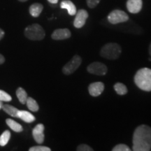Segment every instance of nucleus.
I'll return each mask as SVG.
<instances>
[{"mask_svg":"<svg viewBox=\"0 0 151 151\" xmlns=\"http://www.w3.org/2000/svg\"><path fill=\"white\" fill-rule=\"evenodd\" d=\"M121 52L122 49L120 45L116 43H109L101 48L100 55L106 59L116 60L120 56Z\"/></svg>","mask_w":151,"mask_h":151,"instance_id":"obj_3","label":"nucleus"},{"mask_svg":"<svg viewBox=\"0 0 151 151\" xmlns=\"http://www.w3.org/2000/svg\"><path fill=\"white\" fill-rule=\"evenodd\" d=\"M43 6L41 4L35 3L29 6V14L32 16L35 17V18H37V17L40 16V14L43 11Z\"/></svg>","mask_w":151,"mask_h":151,"instance_id":"obj_14","label":"nucleus"},{"mask_svg":"<svg viewBox=\"0 0 151 151\" xmlns=\"http://www.w3.org/2000/svg\"><path fill=\"white\" fill-rule=\"evenodd\" d=\"M107 19L111 24H117L128 21L129 16L124 11L116 9L111 11L107 17Z\"/></svg>","mask_w":151,"mask_h":151,"instance_id":"obj_5","label":"nucleus"},{"mask_svg":"<svg viewBox=\"0 0 151 151\" xmlns=\"http://www.w3.org/2000/svg\"><path fill=\"white\" fill-rule=\"evenodd\" d=\"M2 109L6 113H8L9 115H10V116L12 117H18V109H16V107L13 106L11 105L5 104L3 105Z\"/></svg>","mask_w":151,"mask_h":151,"instance_id":"obj_19","label":"nucleus"},{"mask_svg":"<svg viewBox=\"0 0 151 151\" xmlns=\"http://www.w3.org/2000/svg\"><path fill=\"white\" fill-rule=\"evenodd\" d=\"M104 90V84L102 82H94L88 86V91L92 97H98Z\"/></svg>","mask_w":151,"mask_h":151,"instance_id":"obj_10","label":"nucleus"},{"mask_svg":"<svg viewBox=\"0 0 151 151\" xmlns=\"http://www.w3.org/2000/svg\"><path fill=\"white\" fill-rule=\"evenodd\" d=\"M7 125L11 128V129L14 130L16 132H20L23 130L22 125L20 124H19L18 122H17L14 120H11V119H7L6 120Z\"/></svg>","mask_w":151,"mask_h":151,"instance_id":"obj_16","label":"nucleus"},{"mask_svg":"<svg viewBox=\"0 0 151 151\" xmlns=\"http://www.w3.org/2000/svg\"><path fill=\"white\" fill-rule=\"evenodd\" d=\"M11 137V132L9 130H6L0 136V146H4L9 142Z\"/></svg>","mask_w":151,"mask_h":151,"instance_id":"obj_21","label":"nucleus"},{"mask_svg":"<svg viewBox=\"0 0 151 151\" xmlns=\"http://www.w3.org/2000/svg\"><path fill=\"white\" fill-rule=\"evenodd\" d=\"M29 151H50L51 149L48 147L46 146H37L31 147L29 149Z\"/></svg>","mask_w":151,"mask_h":151,"instance_id":"obj_24","label":"nucleus"},{"mask_svg":"<svg viewBox=\"0 0 151 151\" xmlns=\"http://www.w3.org/2000/svg\"><path fill=\"white\" fill-rule=\"evenodd\" d=\"M113 151H130L131 149L127 145L123 144V143H120V144L116 145L112 148Z\"/></svg>","mask_w":151,"mask_h":151,"instance_id":"obj_22","label":"nucleus"},{"mask_svg":"<svg viewBox=\"0 0 151 151\" xmlns=\"http://www.w3.org/2000/svg\"><path fill=\"white\" fill-rule=\"evenodd\" d=\"M134 151L151 150V127L146 124L138 126L134 132L132 139Z\"/></svg>","mask_w":151,"mask_h":151,"instance_id":"obj_1","label":"nucleus"},{"mask_svg":"<svg viewBox=\"0 0 151 151\" xmlns=\"http://www.w3.org/2000/svg\"><path fill=\"white\" fill-rule=\"evenodd\" d=\"M149 61H151V58H149Z\"/></svg>","mask_w":151,"mask_h":151,"instance_id":"obj_33","label":"nucleus"},{"mask_svg":"<svg viewBox=\"0 0 151 151\" xmlns=\"http://www.w3.org/2000/svg\"><path fill=\"white\" fill-rule=\"evenodd\" d=\"M26 104H27V108L29 109L31 111H33V112H37V111H39V106L38 105L35 99H34L32 97H28L27 99V101H26Z\"/></svg>","mask_w":151,"mask_h":151,"instance_id":"obj_18","label":"nucleus"},{"mask_svg":"<svg viewBox=\"0 0 151 151\" xmlns=\"http://www.w3.org/2000/svg\"><path fill=\"white\" fill-rule=\"evenodd\" d=\"M4 32L1 29H0V40L4 37Z\"/></svg>","mask_w":151,"mask_h":151,"instance_id":"obj_28","label":"nucleus"},{"mask_svg":"<svg viewBox=\"0 0 151 151\" xmlns=\"http://www.w3.org/2000/svg\"><path fill=\"white\" fill-rule=\"evenodd\" d=\"M48 1H49V2L50 3H51V4H57L58 2V0H48Z\"/></svg>","mask_w":151,"mask_h":151,"instance_id":"obj_29","label":"nucleus"},{"mask_svg":"<svg viewBox=\"0 0 151 151\" xmlns=\"http://www.w3.org/2000/svg\"><path fill=\"white\" fill-rule=\"evenodd\" d=\"M24 35L30 40L40 41L44 39L46 33L40 24H32L25 28Z\"/></svg>","mask_w":151,"mask_h":151,"instance_id":"obj_4","label":"nucleus"},{"mask_svg":"<svg viewBox=\"0 0 151 151\" xmlns=\"http://www.w3.org/2000/svg\"><path fill=\"white\" fill-rule=\"evenodd\" d=\"M16 96L20 103L22 104H26V101H27L28 97H27V92H26V91L23 89V88H18V89H17Z\"/></svg>","mask_w":151,"mask_h":151,"instance_id":"obj_17","label":"nucleus"},{"mask_svg":"<svg viewBox=\"0 0 151 151\" xmlns=\"http://www.w3.org/2000/svg\"><path fill=\"white\" fill-rule=\"evenodd\" d=\"M3 101H1V100H0V109H2V106H3Z\"/></svg>","mask_w":151,"mask_h":151,"instance_id":"obj_31","label":"nucleus"},{"mask_svg":"<svg viewBox=\"0 0 151 151\" xmlns=\"http://www.w3.org/2000/svg\"><path fill=\"white\" fill-rule=\"evenodd\" d=\"M87 70L90 73L97 76H104L106 74L108 69L104 64L99 62H94L87 67Z\"/></svg>","mask_w":151,"mask_h":151,"instance_id":"obj_7","label":"nucleus"},{"mask_svg":"<svg viewBox=\"0 0 151 151\" xmlns=\"http://www.w3.org/2000/svg\"><path fill=\"white\" fill-rule=\"evenodd\" d=\"M77 151H93V149H92L91 147L88 146V145L85 144V143H83V144H80L76 148Z\"/></svg>","mask_w":151,"mask_h":151,"instance_id":"obj_25","label":"nucleus"},{"mask_svg":"<svg viewBox=\"0 0 151 151\" xmlns=\"http://www.w3.org/2000/svg\"><path fill=\"white\" fill-rule=\"evenodd\" d=\"M142 0H127V9L131 14H136L139 13L142 9Z\"/></svg>","mask_w":151,"mask_h":151,"instance_id":"obj_11","label":"nucleus"},{"mask_svg":"<svg viewBox=\"0 0 151 151\" xmlns=\"http://www.w3.org/2000/svg\"><path fill=\"white\" fill-rule=\"evenodd\" d=\"M5 62V58L2 55L0 54V65H1V64H3L4 62Z\"/></svg>","mask_w":151,"mask_h":151,"instance_id":"obj_27","label":"nucleus"},{"mask_svg":"<svg viewBox=\"0 0 151 151\" xmlns=\"http://www.w3.org/2000/svg\"><path fill=\"white\" fill-rule=\"evenodd\" d=\"M82 62V58L78 55H76L62 68V72L65 75H71L78 69Z\"/></svg>","mask_w":151,"mask_h":151,"instance_id":"obj_6","label":"nucleus"},{"mask_svg":"<svg viewBox=\"0 0 151 151\" xmlns=\"http://www.w3.org/2000/svg\"><path fill=\"white\" fill-rule=\"evenodd\" d=\"M18 117L19 118H20L21 120H23L24 122H28V123L32 122L35 120V117L31 113L26 111L18 110Z\"/></svg>","mask_w":151,"mask_h":151,"instance_id":"obj_15","label":"nucleus"},{"mask_svg":"<svg viewBox=\"0 0 151 151\" xmlns=\"http://www.w3.org/2000/svg\"><path fill=\"white\" fill-rule=\"evenodd\" d=\"M0 100L2 101L9 102V101H11L12 100V97L7 92L4 91V90H0Z\"/></svg>","mask_w":151,"mask_h":151,"instance_id":"obj_23","label":"nucleus"},{"mask_svg":"<svg viewBox=\"0 0 151 151\" xmlns=\"http://www.w3.org/2000/svg\"><path fill=\"white\" fill-rule=\"evenodd\" d=\"M101 0H86L87 4H88V7L90 9L95 8L99 4Z\"/></svg>","mask_w":151,"mask_h":151,"instance_id":"obj_26","label":"nucleus"},{"mask_svg":"<svg viewBox=\"0 0 151 151\" xmlns=\"http://www.w3.org/2000/svg\"><path fill=\"white\" fill-rule=\"evenodd\" d=\"M44 129L45 127L43 124H38L32 130V136L34 139H35L36 142L39 143V144H41L44 141L45 136L44 133H43Z\"/></svg>","mask_w":151,"mask_h":151,"instance_id":"obj_9","label":"nucleus"},{"mask_svg":"<svg viewBox=\"0 0 151 151\" xmlns=\"http://www.w3.org/2000/svg\"><path fill=\"white\" fill-rule=\"evenodd\" d=\"M148 50H149V54H150V57H151V43H150V46H149Z\"/></svg>","mask_w":151,"mask_h":151,"instance_id":"obj_30","label":"nucleus"},{"mask_svg":"<svg viewBox=\"0 0 151 151\" xmlns=\"http://www.w3.org/2000/svg\"><path fill=\"white\" fill-rule=\"evenodd\" d=\"M20 1H22V2H24V1H27V0H19Z\"/></svg>","mask_w":151,"mask_h":151,"instance_id":"obj_32","label":"nucleus"},{"mask_svg":"<svg viewBox=\"0 0 151 151\" xmlns=\"http://www.w3.org/2000/svg\"><path fill=\"white\" fill-rule=\"evenodd\" d=\"M71 32L69 29H58L52 32L51 37L54 40H65L71 37Z\"/></svg>","mask_w":151,"mask_h":151,"instance_id":"obj_12","label":"nucleus"},{"mask_svg":"<svg viewBox=\"0 0 151 151\" xmlns=\"http://www.w3.org/2000/svg\"><path fill=\"white\" fill-rule=\"evenodd\" d=\"M88 11L85 9H80L76 14V17L73 20V25L77 29H80L83 27L86 24L87 19L88 18Z\"/></svg>","mask_w":151,"mask_h":151,"instance_id":"obj_8","label":"nucleus"},{"mask_svg":"<svg viewBox=\"0 0 151 151\" xmlns=\"http://www.w3.org/2000/svg\"><path fill=\"white\" fill-rule=\"evenodd\" d=\"M60 7L62 9H67L68 14L70 16H74L76 14V7L72 1L70 0H64L60 4Z\"/></svg>","mask_w":151,"mask_h":151,"instance_id":"obj_13","label":"nucleus"},{"mask_svg":"<svg viewBox=\"0 0 151 151\" xmlns=\"http://www.w3.org/2000/svg\"><path fill=\"white\" fill-rule=\"evenodd\" d=\"M114 89L116 90V93L119 95H124L127 93L128 90L125 85L122 83H117L114 85Z\"/></svg>","mask_w":151,"mask_h":151,"instance_id":"obj_20","label":"nucleus"},{"mask_svg":"<svg viewBox=\"0 0 151 151\" xmlns=\"http://www.w3.org/2000/svg\"><path fill=\"white\" fill-rule=\"evenodd\" d=\"M134 83L139 89L146 92L151 91V69L142 68L134 76Z\"/></svg>","mask_w":151,"mask_h":151,"instance_id":"obj_2","label":"nucleus"}]
</instances>
